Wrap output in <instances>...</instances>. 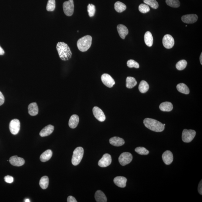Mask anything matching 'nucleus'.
I'll use <instances>...</instances> for the list:
<instances>
[{
	"label": "nucleus",
	"instance_id": "nucleus-1",
	"mask_svg": "<svg viewBox=\"0 0 202 202\" xmlns=\"http://www.w3.org/2000/svg\"><path fill=\"white\" fill-rule=\"evenodd\" d=\"M59 57L63 60H68L72 57V53L68 45L64 42H58L56 46Z\"/></svg>",
	"mask_w": 202,
	"mask_h": 202
},
{
	"label": "nucleus",
	"instance_id": "nucleus-2",
	"mask_svg": "<svg viewBox=\"0 0 202 202\" xmlns=\"http://www.w3.org/2000/svg\"><path fill=\"white\" fill-rule=\"evenodd\" d=\"M145 127L149 130L156 132H161L165 130L163 124L155 119L146 118L143 121Z\"/></svg>",
	"mask_w": 202,
	"mask_h": 202
},
{
	"label": "nucleus",
	"instance_id": "nucleus-3",
	"mask_svg": "<svg viewBox=\"0 0 202 202\" xmlns=\"http://www.w3.org/2000/svg\"><path fill=\"white\" fill-rule=\"evenodd\" d=\"M92 37L91 36L86 35L79 39L77 45L78 49L82 52L87 51L92 44Z\"/></svg>",
	"mask_w": 202,
	"mask_h": 202
},
{
	"label": "nucleus",
	"instance_id": "nucleus-4",
	"mask_svg": "<svg viewBox=\"0 0 202 202\" xmlns=\"http://www.w3.org/2000/svg\"><path fill=\"white\" fill-rule=\"evenodd\" d=\"M84 150L81 147H78L76 148L73 151V155L72 162L73 165H77L81 162L83 157Z\"/></svg>",
	"mask_w": 202,
	"mask_h": 202
},
{
	"label": "nucleus",
	"instance_id": "nucleus-5",
	"mask_svg": "<svg viewBox=\"0 0 202 202\" xmlns=\"http://www.w3.org/2000/svg\"><path fill=\"white\" fill-rule=\"evenodd\" d=\"M195 130L184 129L182 134V140L185 143H189L194 139L196 135Z\"/></svg>",
	"mask_w": 202,
	"mask_h": 202
},
{
	"label": "nucleus",
	"instance_id": "nucleus-6",
	"mask_svg": "<svg viewBox=\"0 0 202 202\" xmlns=\"http://www.w3.org/2000/svg\"><path fill=\"white\" fill-rule=\"evenodd\" d=\"M74 5L73 0H69L63 4V9L64 14L67 16H71L74 12Z\"/></svg>",
	"mask_w": 202,
	"mask_h": 202
},
{
	"label": "nucleus",
	"instance_id": "nucleus-7",
	"mask_svg": "<svg viewBox=\"0 0 202 202\" xmlns=\"http://www.w3.org/2000/svg\"><path fill=\"white\" fill-rule=\"evenodd\" d=\"M132 159V156L131 153L125 152L122 153L119 157V163L122 166H125L130 163Z\"/></svg>",
	"mask_w": 202,
	"mask_h": 202
},
{
	"label": "nucleus",
	"instance_id": "nucleus-8",
	"mask_svg": "<svg viewBox=\"0 0 202 202\" xmlns=\"http://www.w3.org/2000/svg\"><path fill=\"white\" fill-rule=\"evenodd\" d=\"M20 123L18 119H14L9 124V130L12 135H16L20 130Z\"/></svg>",
	"mask_w": 202,
	"mask_h": 202
},
{
	"label": "nucleus",
	"instance_id": "nucleus-9",
	"mask_svg": "<svg viewBox=\"0 0 202 202\" xmlns=\"http://www.w3.org/2000/svg\"><path fill=\"white\" fill-rule=\"evenodd\" d=\"M162 44L165 48L171 49L174 45V40L172 36L167 34L164 36L162 39Z\"/></svg>",
	"mask_w": 202,
	"mask_h": 202
},
{
	"label": "nucleus",
	"instance_id": "nucleus-10",
	"mask_svg": "<svg viewBox=\"0 0 202 202\" xmlns=\"http://www.w3.org/2000/svg\"><path fill=\"white\" fill-rule=\"evenodd\" d=\"M101 80L103 84L109 88L112 87L115 84L114 80L108 74H103L101 77Z\"/></svg>",
	"mask_w": 202,
	"mask_h": 202
},
{
	"label": "nucleus",
	"instance_id": "nucleus-11",
	"mask_svg": "<svg viewBox=\"0 0 202 202\" xmlns=\"http://www.w3.org/2000/svg\"><path fill=\"white\" fill-rule=\"evenodd\" d=\"M112 158L110 155L108 154H104L102 158L99 161L98 165L101 167H108L111 164Z\"/></svg>",
	"mask_w": 202,
	"mask_h": 202
},
{
	"label": "nucleus",
	"instance_id": "nucleus-12",
	"mask_svg": "<svg viewBox=\"0 0 202 202\" xmlns=\"http://www.w3.org/2000/svg\"><path fill=\"white\" fill-rule=\"evenodd\" d=\"M94 116L100 122H103L106 119V116L100 108L95 106L93 109Z\"/></svg>",
	"mask_w": 202,
	"mask_h": 202
},
{
	"label": "nucleus",
	"instance_id": "nucleus-13",
	"mask_svg": "<svg viewBox=\"0 0 202 202\" xmlns=\"http://www.w3.org/2000/svg\"><path fill=\"white\" fill-rule=\"evenodd\" d=\"M9 162L11 165L16 167L21 166L25 163L24 159L16 155L11 157L9 159Z\"/></svg>",
	"mask_w": 202,
	"mask_h": 202
},
{
	"label": "nucleus",
	"instance_id": "nucleus-14",
	"mask_svg": "<svg viewBox=\"0 0 202 202\" xmlns=\"http://www.w3.org/2000/svg\"><path fill=\"white\" fill-rule=\"evenodd\" d=\"M198 19V16L194 14L186 15L181 17L182 21L187 24L194 23L197 21Z\"/></svg>",
	"mask_w": 202,
	"mask_h": 202
},
{
	"label": "nucleus",
	"instance_id": "nucleus-15",
	"mask_svg": "<svg viewBox=\"0 0 202 202\" xmlns=\"http://www.w3.org/2000/svg\"><path fill=\"white\" fill-rule=\"evenodd\" d=\"M162 158L164 163L165 165H169L173 162V156L172 153L170 151H166L163 153L162 155Z\"/></svg>",
	"mask_w": 202,
	"mask_h": 202
},
{
	"label": "nucleus",
	"instance_id": "nucleus-16",
	"mask_svg": "<svg viewBox=\"0 0 202 202\" xmlns=\"http://www.w3.org/2000/svg\"><path fill=\"white\" fill-rule=\"evenodd\" d=\"M113 181L118 187L124 188L126 187L127 179L124 177L117 176L114 178Z\"/></svg>",
	"mask_w": 202,
	"mask_h": 202
},
{
	"label": "nucleus",
	"instance_id": "nucleus-17",
	"mask_svg": "<svg viewBox=\"0 0 202 202\" xmlns=\"http://www.w3.org/2000/svg\"><path fill=\"white\" fill-rule=\"evenodd\" d=\"M117 29L119 35L121 38L124 39L129 34V30L123 24H119L117 27Z\"/></svg>",
	"mask_w": 202,
	"mask_h": 202
},
{
	"label": "nucleus",
	"instance_id": "nucleus-18",
	"mask_svg": "<svg viewBox=\"0 0 202 202\" xmlns=\"http://www.w3.org/2000/svg\"><path fill=\"white\" fill-rule=\"evenodd\" d=\"M54 127L51 125L46 126L41 131L39 135L41 137H44L48 136L53 132Z\"/></svg>",
	"mask_w": 202,
	"mask_h": 202
},
{
	"label": "nucleus",
	"instance_id": "nucleus-19",
	"mask_svg": "<svg viewBox=\"0 0 202 202\" xmlns=\"http://www.w3.org/2000/svg\"><path fill=\"white\" fill-rule=\"evenodd\" d=\"M109 142L110 144L113 146H121L124 144L125 141L122 138L118 137H114L110 138Z\"/></svg>",
	"mask_w": 202,
	"mask_h": 202
},
{
	"label": "nucleus",
	"instance_id": "nucleus-20",
	"mask_svg": "<svg viewBox=\"0 0 202 202\" xmlns=\"http://www.w3.org/2000/svg\"><path fill=\"white\" fill-rule=\"evenodd\" d=\"M38 108L36 103H32L30 104L28 106V112L31 116H36L38 113Z\"/></svg>",
	"mask_w": 202,
	"mask_h": 202
},
{
	"label": "nucleus",
	"instance_id": "nucleus-21",
	"mask_svg": "<svg viewBox=\"0 0 202 202\" xmlns=\"http://www.w3.org/2000/svg\"><path fill=\"white\" fill-rule=\"evenodd\" d=\"M79 122V117L77 115H73L70 117L69 122V125L71 128L75 129Z\"/></svg>",
	"mask_w": 202,
	"mask_h": 202
},
{
	"label": "nucleus",
	"instance_id": "nucleus-22",
	"mask_svg": "<svg viewBox=\"0 0 202 202\" xmlns=\"http://www.w3.org/2000/svg\"><path fill=\"white\" fill-rule=\"evenodd\" d=\"M52 155H53V152L51 150H47L41 155L40 157V160L42 162H47L51 158Z\"/></svg>",
	"mask_w": 202,
	"mask_h": 202
},
{
	"label": "nucleus",
	"instance_id": "nucleus-23",
	"mask_svg": "<svg viewBox=\"0 0 202 202\" xmlns=\"http://www.w3.org/2000/svg\"><path fill=\"white\" fill-rule=\"evenodd\" d=\"M159 107L162 111L170 112L173 110V105L171 102H166L162 103Z\"/></svg>",
	"mask_w": 202,
	"mask_h": 202
},
{
	"label": "nucleus",
	"instance_id": "nucleus-24",
	"mask_svg": "<svg viewBox=\"0 0 202 202\" xmlns=\"http://www.w3.org/2000/svg\"><path fill=\"white\" fill-rule=\"evenodd\" d=\"M95 198L97 202H106L107 199L106 196L103 192L100 190L97 191L95 195Z\"/></svg>",
	"mask_w": 202,
	"mask_h": 202
},
{
	"label": "nucleus",
	"instance_id": "nucleus-25",
	"mask_svg": "<svg viewBox=\"0 0 202 202\" xmlns=\"http://www.w3.org/2000/svg\"><path fill=\"white\" fill-rule=\"evenodd\" d=\"M144 40L146 45L149 47L152 46L153 44V37L152 34L150 31H147L145 33Z\"/></svg>",
	"mask_w": 202,
	"mask_h": 202
},
{
	"label": "nucleus",
	"instance_id": "nucleus-26",
	"mask_svg": "<svg viewBox=\"0 0 202 202\" xmlns=\"http://www.w3.org/2000/svg\"><path fill=\"white\" fill-rule=\"evenodd\" d=\"M176 88L181 93L188 94L190 92L189 88L184 83H179L177 86Z\"/></svg>",
	"mask_w": 202,
	"mask_h": 202
},
{
	"label": "nucleus",
	"instance_id": "nucleus-27",
	"mask_svg": "<svg viewBox=\"0 0 202 202\" xmlns=\"http://www.w3.org/2000/svg\"><path fill=\"white\" fill-rule=\"evenodd\" d=\"M137 84V82L133 77H129L126 79V87L128 88H132Z\"/></svg>",
	"mask_w": 202,
	"mask_h": 202
},
{
	"label": "nucleus",
	"instance_id": "nucleus-28",
	"mask_svg": "<svg viewBox=\"0 0 202 202\" xmlns=\"http://www.w3.org/2000/svg\"><path fill=\"white\" fill-rule=\"evenodd\" d=\"M114 8L116 11L121 13L126 10L127 7L124 3L118 1L115 3L114 5Z\"/></svg>",
	"mask_w": 202,
	"mask_h": 202
},
{
	"label": "nucleus",
	"instance_id": "nucleus-29",
	"mask_svg": "<svg viewBox=\"0 0 202 202\" xmlns=\"http://www.w3.org/2000/svg\"><path fill=\"white\" fill-rule=\"evenodd\" d=\"M149 88V85L146 81L143 80L140 82L138 86V89L140 92L144 93L147 92Z\"/></svg>",
	"mask_w": 202,
	"mask_h": 202
},
{
	"label": "nucleus",
	"instance_id": "nucleus-30",
	"mask_svg": "<svg viewBox=\"0 0 202 202\" xmlns=\"http://www.w3.org/2000/svg\"><path fill=\"white\" fill-rule=\"evenodd\" d=\"M49 178L47 176H44L41 178L39 181V185L42 189H45L48 187Z\"/></svg>",
	"mask_w": 202,
	"mask_h": 202
},
{
	"label": "nucleus",
	"instance_id": "nucleus-31",
	"mask_svg": "<svg viewBox=\"0 0 202 202\" xmlns=\"http://www.w3.org/2000/svg\"><path fill=\"white\" fill-rule=\"evenodd\" d=\"M143 1L145 4L153 9H157L159 7V4L156 0H143Z\"/></svg>",
	"mask_w": 202,
	"mask_h": 202
},
{
	"label": "nucleus",
	"instance_id": "nucleus-32",
	"mask_svg": "<svg viewBox=\"0 0 202 202\" xmlns=\"http://www.w3.org/2000/svg\"><path fill=\"white\" fill-rule=\"evenodd\" d=\"M187 65V61L184 60H182L178 61L176 64V67L178 70H182L185 68Z\"/></svg>",
	"mask_w": 202,
	"mask_h": 202
},
{
	"label": "nucleus",
	"instance_id": "nucleus-33",
	"mask_svg": "<svg viewBox=\"0 0 202 202\" xmlns=\"http://www.w3.org/2000/svg\"><path fill=\"white\" fill-rule=\"evenodd\" d=\"M166 3L167 5L173 8H178L180 6L179 0H166Z\"/></svg>",
	"mask_w": 202,
	"mask_h": 202
},
{
	"label": "nucleus",
	"instance_id": "nucleus-34",
	"mask_svg": "<svg viewBox=\"0 0 202 202\" xmlns=\"http://www.w3.org/2000/svg\"><path fill=\"white\" fill-rule=\"evenodd\" d=\"M56 8L55 0H48L47 6V10L48 11H53Z\"/></svg>",
	"mask_w": 202,
	"mask_h": 202
},
{
	"label": "nucleus",
	"instance_id": "nucleus-35",
	"mask_svg": "<svg viewBox=\"0 0 202 202\" xmlns=\"http://www.w3.org/2000/svg\"><path fill=\"white\" fill-rule=\"evenodd\" d=\"M135 152L141 155H147L149 153V152L148 150L143 147H138L136 148L135 149Z\"/></svg>",
	"mask_w": 202,
	"mask_h": 202
},
{
	"label": "nucleus",
	"instance_id": "nucleus-36",
	"mask_svg": "<svg viewBox=\"0 0 202 202\" xmlns=\"http://www.w3.org/2000/svg\"><path fill=\"white\" fill-rule=\"evenodd\" d=\"M88 15L90 17H93L96 12V7L94 5L89 4L87 7Z\"/></svg>",
	"mask_w": 202,
	"mask_h": 202
},
{
	"label": "nucleus",
	"instance_id": "nucleus-37",
	"mask_svg": "<svg viewBox=\"0 0 202 202\" xmlns=\"http://www.w3.org/2000/svg\"><path fill=\"white\" fill-rule=\"evenodd\" d=\"M139 11H140L141 13L145 14L149 12L150 10V9L149 7V6L147 5L144 4H142L140 5L138 7Z\"/></svg>",
	"mask_w": 202,
	"mask_h": 202
},
{
	"label": "nucleus",
	"instance_id": "nucleus-38",
	"mask_svg": "<svg viewBox=\"0 0 202 202\" xmlns=\"http://www.w3.org/2000/svg\"><path fill=\"white\" fill-rule=\"evenodd\" d=\"M127 65L129 68L135 67L138 69L139 67V64L136 61L133 60H130L127 61Z\"/></svg>",
	"mask_w": 202,
	"mask_h": 202
},
{
	"label": "nucleus",
	"instance_id": "nucleus-39",
	"mask_svg": "<svg viewBox=\"0 0 202 202\" xmlns=\"http://www.w3.org/2000/svg\"><path fill=\"white\" fill-rule=\"evenodd\" d=\"M4 180L5 182L9 183V184H11L14 181L13 178L9 175L5 177Z\"/></svg>",
	"mask_w": 202,
	"mask_h": 202
},
{
	"label": "nucleus",
	"instance_id": "nucleus-40",
	"mask_svg": "<svg viewBox=\"0 0 202 202\" xmlns=\"http://www.w3.org/2000/svg\"><path fill=\"white\" fill-rule=\"evenodd\" d=\"M5 102V98L2 93L0 91V106L2 105Z\"/></svg>",
	"mask_w": 202,
	"mask_h": 202
},
{
	"label": "nucleus",
	"instance_id": "nucleus-41",
	"mask_svg": "<svg viewBox=\"0 0 202 202\" xmlns=\"http://www.w3.org/2000/svg\"><path fill=\"white\" fill-rule=\"evenodd\" d=\"M67 202H77V200L75 198L72 196H69L67 199Z\"/></svg>",
	"mask_w": 202,
	"mask_h": 202
},
{
	"label": "nucleus",
	"instance_id": "nucleus-42",
	"mask_svg": "<svg viewBox=\"0 0 202 202\" xmlns=\"http://www.w3.org/2000/svg\"><path fill=\"white\" fill-rule=\"evenodd\" d=\"M202 180L200 181L199 184H198V191L200 195L202 194Z\"/></svg>",
	"mask_w": 202,
	"mask_h": 202
},
{
	"label": "nucleus",
	"instance_id": "nucleus-43",
	"mask_svg": "<svg viewBox=\"0 0 202 202\" xmlns=\"http://www.w3.org/2000/svg\"><path fill=\"white\" fill-rule=\"evenodd\" d=\"M5 52L2 48L0 46V55H3L4 54Z\"/></svg>",
	"mask_w": 202,
	"mask_h": 202
},
{
	"label": "nucleus",
	"instance_id": "nucleus-44",
	"mask_svg": "<svg viewBox=\"0 0 202 202\" xmlns=\"http://www.w3.org/2000/svg\"><path fill=\"white\" fill-rule=\"evenodd\" d=\"M202 53H201V55L200 56V63H201V64H202Z\"/></svg>",
	"mask_w": 202,
	"mask_h": 202
},
{
	"label": "nucleus",
	"instance_id": "nucleus-45",
	"mask_svg": "<svg viewBox=\"0 0 202 202\" xmlns=\"http://www.w3.org/2000/svg\"><path fill=\"white\" fill-rule=\"evenodd\" d=\"M24 201L26 202H30L29 199H26Z\"/></svg>",
	"mask_w": 202,
	"mask_h": 202
},
{
	"label": "nucleus",
	"instance_id": "nucleus-46",
	"mask_svg": "<svg viewBox=\"0 0 202 202\" xmlns=\"http://www.w3.org/2000/svg\"><path fill=\"white\" fill-rule=\"evenodd\" d=\"M163 125H164V126H165V124H163Z\"/></svg>",
	"mask_w": 202,
	"mask_h": 202
}]
</instances>
